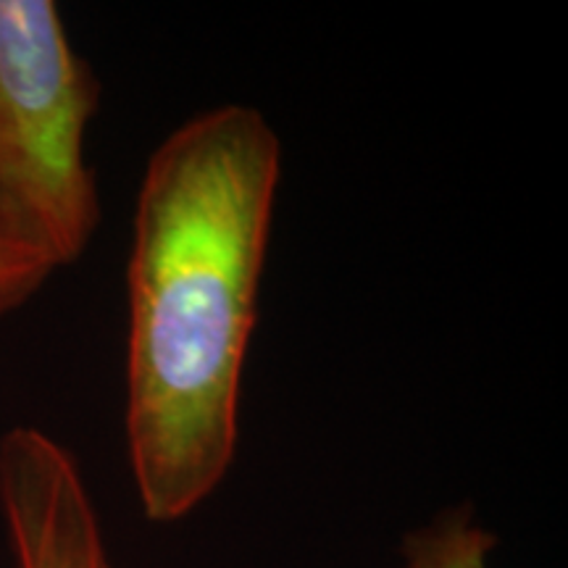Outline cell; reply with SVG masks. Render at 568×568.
Instances as JSON below:
<instances>
[{
  "mask_svg": "<svg viewBox=\"0 0 568 568\" xmlns=\"http://www.w3.org/2000/svg\"><path fill=\"white\" fill-rule=\"evenodd\" d=\"M280 174L274 126L237 103L187 119L142 174L124 429L148 521L193 514L234 460Z\"/></svg>",
  "mask_w": 568,
  "mask_h": 568,
  "instance_id": "cell-1",
  "label": "cell"
},
{
  "mask_svg": "<svg viewBox=\"0 0 568 568\" xmlns=\"http://www.w3.org/2000/svg\"><path fill=\"white\" fill-rule=\"evenodd\" d=\"M101 105L53 0H0V219L55 268L82 258L101 224L84 138Z\"/></svg>",
  "mask_w": 568,
  "mask_h": 568,
  "instance_id": "cell-2",
  "label": "cell"
},
{
  "mask_svg": "<svg viewBox=\"0 0 568 568\" xmlns=\"http://www.w3.org/2000/svg\"><path fill=\"white\" fill-rule=\"evenodd\" d=\"M0 518L17 568H113L74 453L38 426L0 435Z\"/></svg>",
  "mask_w": 568,
  "mask_h": 568,
  "instance_id": "cell-3",
  "label": "cell"
},
{
  "mask_svg": "<svg viewBox=\"0 0 568 568\" xmlns=\"http://www.w3.org/2000/svg\"><path fill=\"white\" fill-rule=\"evenodd\" d=\"M497 537L481 527L474 508H447L406 535L400 545L403 568H489Z\"/></svg>",
  "mask_w": 568,
  "mask_h": 568,
  "instance_id": "cell-4",
  "label": "cell"
},
{
  "mask_svg": "<svg viewBox=\"0 0 568 568\" xmlns=\"http://www.w3.org/2000/svg\"><path fill=\"white\" fill-rule=\"evenodd\" d=\"M53 272V261L0 219V318L30 301Z\"/></svg>",
  "mask_w": 568,
  "mask_h": 568,
  "instance_id": "cell-5",
  "label": "cell"
}]
</instances>
